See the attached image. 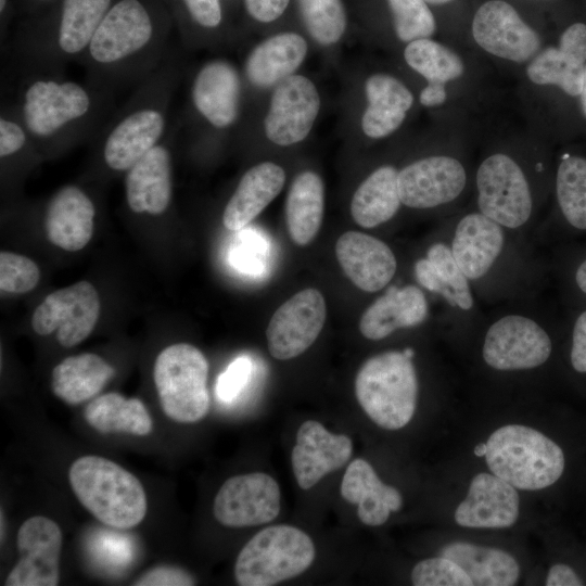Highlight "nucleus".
I'll use <instances>...</instances> for the list:
<instances>
[{
    "label": "nucleus",
    "instance_id": "22",
    "mask_svg": "<svg viewBox=\"0 0 586 586\" xmlns=\"http://www.w3.org/2000/svg\"><path fill=\"white\" fill-rule=\"evenodd\" d=\"M335 254L346 277L360 290L374 293L394 279L398 262L391 246L379 238L344 232L336 241Z\"/></svg>",
    "mask_w": 586,
    "mask_h": 586
},
{
    "label": "nucleus",
    "instance_id": "40",
    "mask_svg": "<svg viewBox=\"0 0 586 586\" xmlns=\"http://www.w3.org/2000/svg\"><path fill=\"white\" fill-rule=\"evenodd\" d=\"M302 23L321 47L336 44L345 35L347 13L343 0H296Z\"/></svg>",
    "mask_w": 586,
    "mask_h": 586
},
{
    "label": "nucleus",
    "instance_id": "31",
    "mask_svg": "<svg viewBox=\"0 0 586 586\" xmlns=\"http://www.w3.org/2000/svg\"><path fill=\"white\" fill-rule=\"evenodd\" d=\"M342 497L357 505L359 520L368 526H380L391 512L403 507L402 494L384 484L365 459H355L347 467L341 483Z\"/></svg>",
    "mask_w": 586,
    "mask_h": 586
},
{
    "label": "nucleus",
    "instance_id": "27",
    "mask_svg": "<svg viewBox=\"0 0 586 586\" xmlns=\"http://www.w3.org/2000/svg\"><path fill=\"white\" fill-rule=\"evenodd\" d=\"M586 61V25L575 23L561 35L558 48L542 51L527 66L537 85H556L570 95H579Z\"/></svg>",
    "mask_w": 586,
    "mask_h": 586
},
{
    "label": "nucleus",
    "instance_id": "21",
    "mask_svg": "<svg viewBox=\"0 0 586 586\" xmlns=\"http://www.w3.org/2000/svg\"><path fill=\"white\" fill-rule=\"evenodd\" d=\"M472 34L488 53L519 63L528 60L540 47L538 35L502 0H491L479 8Z\"/></svg>",
    "mask_w": 586,
    "mask_h": 586
},
{
    "label": "nucleus",
    "instance_id": "49",
    "mask_svg": "<svg viewBox=\"0 0 586 586\" xmlns=\"http://www.w3.org/2000/svg\"><path fill=\"white\" fill-rule=\"evenodd\" d=\"M572 368L578 373H586V310L574 321L570 351Z\"/></svg>",
    "mask_w": 586,
    "mask_h": 586
},
{
    "label": "nucleus",
    "instance_id": "19",
    "mask_svg": "<svg viewBox=\"0 0 586 586\" xmlns=\"http://www.w3.org/2000/svg\"><path fill=\"white\" fill-rule=\"evenodd\" d=\"M327 316L324 297L316 289H305L285 301L266 329L269 353L279 360L303 354L320 334Z\"/></svg>",
    "mask_w": 586,
    "mask_h": 586
},
{
    "label": "nucleus",
    "instance_id": "48",
    "mask_svg": "<svg viewBox=\"0 0 586 586\" xmlns=\"http://www.w3.org/2000/svg\"><path fill=\"white\" fill-rule=\"evenodd\" d=\"M291 0H243V7L251 20L260 24L278 21L286 11Z\"/></svg>",
    "mask_w": 586,
    "mask_h": 586
},
{
    "label": "nucleus",
    "instance_id": "50",
    "mask_svg": "<svg viewBox=\"0 0 586 586\" xmlns=\"http://www.w3.org/2000/svg\"><path fill=\"white\" fill-rule=\"evenodd\" d=\"M547 586H581L583 581L575 571L566 564H553L546 577Z\"/></svg>",
    "mask_w": 586,
    "mask_h": 586
},
{
    "label": "nucleus",
    "instance_id": "20",
    "mask_svg": "<svg viewBox=\"0 0 586 586\" xmlns=\"http://www.w3.org/2000/svg\"><path fill=\"white\" fill-rule=\"evenodd\" d=\"M63 535L49 518L27 519L17 533L20 560L5 579V586H55L60 579Z\"/></svg>",
    "mask_w": 586,
    "mask_h": 586
},
{
    "label": "nucleus",
    "instance_id": "1",
    "mask_svg": "<svg viewBox=\"0 0 586 586\" xmlns=\"http://www.w3.org/2000/svg\"><path fill=\"white\" fill-rule=\"evenodd\" d=\"M445 232L480 303L528 302L537 293L540 267L532 241L477 209L448 221Z\"/></svg>",
    "mask_w": 586,
    "mask_h": 586
},
{
    "label": "nucleus",
    "instance_id": "9",
    "mask_svg": "<svg viewBox=\"0 0 586 586\" xmlns=\"http://www.w3.org/2000/svg\"><path fill=\"white\" fill-rule=\"evenodd\" d=\"M476 209L518 237L533 241L537 214L528 176L510 155L495 153L475 175Z\"/></svg>",
    "mask_w": 586,
    "mask_h": 586
},
{
    "label": "nucleus",
    "instance_id": "23",
    "mask_svg": "<svg viewBox=\"0 0 586 586\" xmlns=\"http://www.w3.org/2000/svg\"><path fill=\"white\" fill-rule=\"evenodd\" d=\"M353 454L352 440L329 432L320 422L308 420L296 433L291 462L302 489L315 486L324 475L342 468Z\"/></svg>",
    "mask_w": 586,
    "mask_h": 586
},
{
    "label": "nucleus",
    "instance_id": "26",
    "mask_svg": "<svg viewBox=\"0 0 586 586\" xmlns=\"http://www.w3.org/2000/svg\"><path fill=\"white\" fill-rule=\"evenodd\" d=\"M165 138L133 164L125 176V195L129 208L137 214L161 215L173 196L171 151Z\"/></svg>",
    "mask_w": 586,
    "mask_h": 586
},
{
    "label": "nucleus",
    "instance_id": "10",
    "mask_svg": "<svg viewBox=\"0 0 586 586\" xmlns=\"http://www.w3.org/2000/svg\"><path fill=\"white\" fill-rule=\"evenodd\" d=\"M311 538L291 525L259 531L241 549L234 577L241 586H271L305 572L315 559Z\"/></svg>",
    "mask_w": 586,
    "mask_h": 586
},
{
    "label": "nucleus",
    "instance_id": "43",
    "mask_svg": "<svg viewBox=\"0 0 586 586\" xmlns=\"http://www.w3.org/2000/svg\"><path fill=\"white\" fill-rule=\"evenodd\" d=\"M40 270L30 258L16 253H0V289L8 293H26L39 282Z\"/></svg>",
    "mask_w": 586,
    "mask_h": 586
},
{
    "label": "nucleus",
    "instance_id": "12",
    "mask_svg": "<svg viewBox=\"0 0 586 586\" xmlns=\"http://www.w3.org/2000/svg\"><path fill=\"white\" fill-rule=\"evenodd\" d=\"M207 374V359L198 347L177 343L164 348L153 368L164 413L180 423L202 420L209 409Z\"/></svg>",
    "mask_w": 586,
    "mask_h": 586
},
{
    "label": "nucleus",
    "instance_id": "30",
    "mask_svg": "<svg viewBox=\"0 0 586 586\" xmlns=\"http://www.w3.org/2000/svg\"><path fill=\"white\" fill-rule=\"evenodd\" d=\"M284 169L273 162H262L245 171L222 213V224L241 230L257 217L281 192Z\"/></svg>",
    "mask_w": 586,
    "mask_h": 586
},
{
    "label": "nucleus",
    "instance_id": "55",
    "mask_svg": "<svg viewBox=\"0 0 586 586\" xmlns=\"http://www.w3.org/2000/svg\"><path fill=\"white\" fill-rule=\"evenodd\" d=\"M8 1H9V0H0V12H1V15L5 14V12H7V9H8Z\"/></svg>",
    "mask_w": 586,
    "mask_h": 586
},
{
    "label": "nucleus",
    "instance_id": "51",
    "mask_svg": "<svg viewBox=\"0 0 586 586\" xmlns=\"http://www.w3.org/2000/svg\"><path fill=\"white\" fill-rule=\"evenodd\" d=\"M420 103L423 106H436L445 102L446 90L443 84H426L419 95Z\"/></svg>",
    "mask_w": 586,
    "mask_h": 586
},
{
    "label": "nucleus",
    "instance_id": "37",
    "mask_svg": "<svg viewBox=\"0 0 586 586\" xmlns=\"http://www.w3.org/2000/svg\"><path fill=\"white\" fill-rule=\"evenodd\" d=\"M86 421L100 433L148 435L153 421L144 404L118 393H106L92 399L84 411Z\"/></svg>",
    "mask_w": 586,
    "mask_h": 586
},
{
    "label": "nucleus",
    "instance_id": "24",
    "mask_svg": "<svg viewBox=\"0 0 586 586\" xmlns=\"http://www.w3.org/2000/svg\"><path fill=\"white\" fill-rule=\"evenodd\" d=\"M520 513L515 487L499 476L486 472L471 480L466 498L455 511L458 525L471 528H506Z\"/></svg>",
    "mask_w": 586,
    "mask_h": 586
},
{
    "label": "nucleus",
    "instance_id": "47",
    "mask_svg": "<svg viewBox=\"0 0 586 586\" xmlns=\"http://www.w3.org/2000/svg\"><path fill=\"white\" fill-rule=\"evenodd\" d=\"M195 584L194 577L187 571L177 568L155 566L136 579V586H191Z\"/></svg>",
    "mask_w": 586,
    "mask_h": 586
},
{
    "label": "nucleus",
    "instance_id": "34",
    "mask_svg": "<svg viewBox=\"0 0 586 586\" xmlns=\"http://www.w3.org/2000/svg\"><path fill=\"white\" fill-rule=\"evenodd\" d=\"M397 178L398 169L382 165L359 184L351 202V214L356 224L371 229L397 215L403 205Z\"/></svg>",
    "mask_w": 586,
    "mask_h": 586
},
{
    "label": "nucleus",
    "instance_id": "25",
    "mask_svg": "<svg viewBox=\"0 0 586 586\" xmlns=\"http://www.w3.org/2000/svg\"><path fill=\"white\" fill-rule=\"evenodd\" d=\"M430 317V303L418 284H390L364 311L359 331L368 340L380 341L402 329L416 328Z\"/></svg>",
    "mask_w": 586,
    "mask_h": 586
},
{
    "label": "nucleus",
    "instance_id": "7",
    "mask_svg": "<svg viewBox=\"0 0 586 586\" xmlns=\"http://www.w3.org/2000/svg\"><path fill=\"white\" fill-rule=\"evenodd\" d=\"M413 358L404 348L386 351L368 358L357 372L356 398L380 428L402 429L415 415L419 381Z\"/></svg>",
    "mask_w": 586,
    "mask_h": 586
},
{
    "label": "nucleus",
    "instance_id": "54",
    "mask_svg": "<svg viewBox=\"0 0 586 586\" xmlns=\"http://www.w3.org/2000/svg\"><path fill=\"white\" fill-rule=\"evenodd\" d=\"M487 450L486 443H481L474 447V455L477 457H484Z\"/></svg>",
    "mask_w": 586,
    "mask_h": 586
},
{
    "label": "nucleus",
    "instance_id": "39",
    "mask_svg": "<svg viewBox=\"0 0 586 586\" xmlns=\"http://www.w3.org/2000/svg\"><path fill=\"white\" fill-rule=\"evenodd\" d=\"M406 63L428 84H443L460 77L464 66L453 50L429 38L407 43L404 50Z\"/></svg>",
    "mask_w": 586,
    "mask_h": 586
},
{
    "label": "nucleus",
    "instance_id": "16",
    "mask_svg": "<svg viewBox=\"0 0 586 586\" xmlns=\"http://www.w3.org/2000/svg\"><path fill=\"white\" fill-rule=\"evenodd\" d=\"M320 94L308 77L294 74L272 88L264 117L266 138L279 146L304 141L320 112Z\"/></svg>",
    "mask_w": 586,
    "mask_h": 586
},
{
    "label": "nucleus",
    "instance_id": "56",
    "mask_svg": "<svg viewBox=\"0 0 586 586\" xmlns=\"http://www.w3.org/2000/svg\"><path fill=\"white\" fill-rule=\"evenodd\" d=\"M426 3H430V4H444V3H447L451 0H424Z\"/></svg>",
    "mask_w": 586,
    "mask_h": 586
},
{
    "label": "nucleus",
    "instance_id": "8",
    "mask_svg": "<svg viewBox=\"0 0 586 586\" xmlns=\"http://www.w3.org/2000/svg\"><path fill=\"white\" fill-rule=\"evenodd\" d=\"M486 446L485 459L492 473L515 488H546L556 483L564 470L560 446L530 426L504 425L491 434Z\"/></svg>",
    "mask_w": 586,
    "mask_h": 586
},
{
    "label": "nucleus",
    "instance_id": "35",
    "mask_svg": "<svg viewBox=\"0 0 586 586\" xmlns=\"http://www.w3.org/2000/svg\"><path fill=\"white\" fill-rule=\"evenodd\" d=\"M115 369L99 355L69 356L53 368L51 386L55 396L69 405L94 397L114 377Z\"/></svg>",
    "mask_w": 586,
    "mask_h": 586
},
{
    "label": "nucleus",
    "instance_id": "53",
    "mask_svg": "<svg viewBox=\"0 0 586 586\" xmlns=\"http://www.w3.org/2000/svg\"><path fill=\"white\" fill-rule=\"evenodd\" d=\"M581 103H582V109H583V112L586 116V65H585V68H584V78H583V86H582V91H581Z\"/></svg>",
    "mask_w": 586,
    "mask_h": 586
},
{
    "label": "nucleus",
    "instance_id": "18",
    "mask_svg": "<svg viewBox=\"0 0 586 586\" xmlns=\"http://www.w3.org/2000/svg\"><path fill=\"white\" fill-rule=\"evenodd\" d=\"M281 509V492L269 474L253 472L229 477L217 492L213 513L228 527H245L275 520Z\"/></svg>",
    "mask_w": 586,
    "mask_h": 586
},
{
    "label": "nucleus",
    "instance_id": "41",
    "mask_svg": "<svg viewBox=\"0 0 586 586\" xmlns=\"http://www.w3.org/2000/svg\"><path fill=\"white\" fill-rule=\"evenodd\" d=\"M397 38L403 42L430 38L435 18L424 0H386Z\"/></svg>",
    "mask_w": 586,
    "mask_h": 586
},
{
    "label": "nucleus",
    "instance_id": "38",
    "mask_svg": "<svg viewBox=\"0 0 586 586\" xmlns=\"http://www.w3.org/2000/svg\"><path fill=\"white\" fill-rule=\"evenodd\" d=\"M556 199L564 221L586 231V158H562L556 174Z\"/></svg>",
    "mask_w": 586,
    "mask_h": 586
},
{
    "label": "nucleus",
    "instance_id": "33",
    "mask_svg": "<svg viewBox=\"0 0 586 586\" xmlns=\"http://www.w3.org/2000/svg\"><path fill=\"white\" fill-rule=\"evenodd\" d=\"M324 213V184L313 170L300 173L290 186L285 201V220L291 240L301 246L317 235Z\"/></svg>",
    "mask_w": 586,
    "mask_h": 586
},
{
    "label": "nucleus",
    "instance_id": "11",
    "mask_svg": "<svg viewBox=\"0 0 586 586\" xmlns=\"http://www.w3.org/2000/svg\"><path fill=\"white\" fill-rule=\"evenodd\" d=\"M481 355L487 367L500 372L527 371L545 365L552 339L537 311L507 309L485 318Z\"/></svg>",
    "mask_w": 586,
    "mask_h": 586
},
{
    "label": "nucleus",
    "instance_id": "42",
    "mask_svg": "<svg viewBox=\"0 0 586 586\" xmlns=\"http://www.w3.org/2000/svg\"><path fill=\"white\" fill-rule=\"evenodd\" d=\"M415 586H473L467 573L444 556L424 559L411 571Z\"/></svg>",
    "mask_w": 586,
    "mask_h": 586
},
{
    "label": "nucleus",
    "instance_id": "28",
    "mask_svg": "<svg viewBox=\"0 0 586 586\" xmlns=\"http://www.w3.org/2000/svg\"><path fill=\"white\" fill-rule=\"evenodd\" d=\"M95 207L91 198L80 188L67 184L48 201L44 215L49 241L69 252L84 249L93 232Z\"/></svg>",
    "mask_w": 586,
    "mask_h": 586
},
{
    "label": "nucleus",
    "instance_id": "5",
    "mask_svg": "<svg viewBox=\"0 0 586 586\" xmlns=\"http://www.w3.org/2000/svg\"><path fill=\"white\" fill-rule=\"evenodd\" d=\"M114 0H61L58 11L21 30L10 48L20 73H63L80 63Z\"/></svg>",
    "mask_w": 586,
    "mask_h": 586
},
{
    "label": "nucleus",
    "instance_id": "36",
    "mask_svg": "<svg viewBox=\"0 0 586 586\" xmlns=\"http://www.w3.org/2000/svg\"><path fill=\"white\" fill-rule=\"evenodd\" d=\"M441 556L455 561L474 586H511L520 576L517 560L500 549L455 542L446 545Z\"/></svg>",
    "mask_w": 586,
    "mask_h": 586
},
{
    "label": "nucleus",
    "instance_id": "57",
    "mask_svg": "<svg viewBox=\"0 0 586 586\" xmlns=\"http://www.w3.org/2000/svg\"><path fill=\"white\" fill-rule=\"evenodd\" d=\"M34 2H37V3H48V2H51V1H54V0H33Z\"/></svg>",
    "mask_w": 586,
    "mask_h": 586
},
{
    "label": "nucleus",
    "instance_id": "32",
    "mask_svg": "<svg viewBox=\"0 0 586 586\" xmlns=\"http://www.w3.org/2000/svg\"><path fill=\"white\" fill-rule=\"evenodd\" d=\"M367 107L361 130L370 139H382L397 130L413 103L411 91L397 78L377 73L365 81Z\"/></svg>",
    "mask_w": 586,
    "mask_h": 586
},
{
    "label": "nucleus",
    "instance_id": "6",
    "mask_svg": "<svg viewBox=\"0 0 586 586\" xmlns=\"http://www.w3.org/2000/svg\"><path fill=\"white\" fill-rule=\"evenodd\" d=\"M68 479L80 504L102 523L128 530L144 519L148 504L142 484L114 461L80 457L72 463Z\"/></svg>",
    "mask_w": 586,
    "mask_h": 586
},
{
    "label": "nucleus",
    "instance_id": "13",
    "mask_svg": "<svg viewBox=\"0 0 586 586\" xmlns=\"http://www.w3.org/2000/svg\"><path fill=\"white\" fill-rule=\"evenodd\" d=\"M412 271L417 284L440 300L448 324L477 327L484 322L480 301L451 253L445 230L416 259Z\"/></svg>",
    "mask_w": 586,
    "mask_h": 586
},
{
    "label": "nucleus",
    "instance_id": "4",
    "mask_svg": "<svg viewBox=\"0 0 586 586\" xmlns=\"http://www.w3.org/2000/svg\"><path fill=\"white\" fill-rule=\"evenodd\" d=\"M169 55L141 80L118 112L102 126L99 137L100 156L112 171H127L168 132L170 103L178 85L180 69Z\"/></svg>",
    "mask_w": 586,
    "mask_h": 586
},
{
    "label": "nucleus",
    "instance_id": "52",
    "mask_svg": "<svg viewBox=\"0 0 586 586\" xmlns=\"http://www.w3.org/2000/svg\"><path fill=\"white\" fill-rule=\"evenodd\" d=\"M574 283L578 290L586 295V258H584L575 269Z\"/></svg>",
    "mask_w": 586,
    "mask_h": 586
},
{
    "label": "nucleus",
    "instance_id": "14",
    "mask_svg": "<svg viewBox=\"0 0 586 586\" xmlns=\"http://www.w3.org/2000/svg\"><path fill=\"white\" fill-rule=\"evenodd\" d=\"M189 103L194 118L215 131H228L238 123L242 109V77L225 59L203 63L194 73Z\"/></svg>",
    "mask_w": 586,
    "mask_h": 586
},
{
    "label": "nucleus",
    "instance_id": "17",
    "mask_svg": "<svg viewBox=\"0 0 586 586\" xmlns=\"http://www.w3.org/2000/svg\"><path fill=\"white\" fill-rule=\"evenodd\" d=\"M398 192L408 208L429 211L457 201L467 188L463 164L449 155H431L398 170Z\"/></svg>",
    "mask_w": 586,
    "mask_h": 586
},
{
    "label": "nucleus",
    "instance_id": "15",
    "mask_svg": "<svg viewBox=\"0 0 586 586\" xmlns=\"http://www.w3.org/2000/svg\"><path fill=\"white\" fill-rule=\"evenodd\" d=\"M99 314L95 288L88 281H79L49 294L34 311L31 327L39 335L58 330V342L73 347L90 335Z\"/></svg>",
    "mask_w": 586,
    "mask_h": 586
},
{
    "label": "nucleus",
    "instance_id": "2",
    "mask_svg": "<svg viewBox=\"0 0 586 586\" xmlns=\"http://www.w3.org/2000/svg\"><path fill=\"white\" fill-rule=\"evenodd\" d=\"M113 92L60 73L24 72L10 105L37 150L49 151L95 137L111 110Z\"/></svg>",
    "mask_w": 586,
    "mask_h": 586
},
{
    "label": "nucleus",
    "instance_id": "3",
    "mask_svg": "<svg viewBox=\"0 0 586 586\" xmlns=\"http://www.w3.org/2000/svg\"><path fill=\"white\" fill-rule=\"evenodd\" d=\"M168 24L145 0H116L80 62L87 80L114 91L139 84L169 55Z\"/></svg>",
    "mask_w": 586,
    "mask_h": 586
},
{
    "label": "nucleus",
    "instance_id": "45",
    "mask_svg": "<svg viewBox=\"0 0 586 586\" xmlns=\"http://www.w3.org/2000/svg\"><path fill=\"white\" fill-rule=\"evenodd\" d=\"M194 31L215 33L224 24L221 0H175Z\"/></svg>",
    "mask_w": 586,
    "mask_h": 586
},
{
    "label": "nucleus",
    "instance_id": "44",
    "mask_svg": "<svg viewBox=\"0 0 586 586\" xmlns=\"http://www.w3.org/2000/svg\"><path fill=\"white\" fill-rule=\"evenodd\" d=\"M267 250V243L260 235L244 231L232 250L231 262L239 270L257 275L266 266Z\"/></svg>",
    "mask_w": 586,
    "mask_h": 586
},
{
    "label": "nucleus",
    "instance_id": "29",
    "mask_svg": "<svg viewBox=\"0 0 586 586\" xmlns=\"http://www.w3.org/2000/svg\"><path fill=\"white\" fill-rule=\"evenodd\" d=\"M308 53L306 39L295 31H281L254 46L243 64L247 84L256 89L273 88L294 75Z\"/></svg>",
    "mask_w": 586,
    "mask_h": 586
},
{
    "label": "nucleus",
    "instance_id": "46",
    "mask_svg": "<svg viewBox=\"0 0 586 586\" xmlns=\"http://www.w3.org/2000/svg\"><path fill=\"white\" fill-rule=\"evenodd\" d=\"M252 367L247 356L237 357L218 378L216 384L218 398L226 403L234 400L247 384Z\"/></svg>",
    "mask_w": 586,
    "mask_h": 586
}]
</instances>
